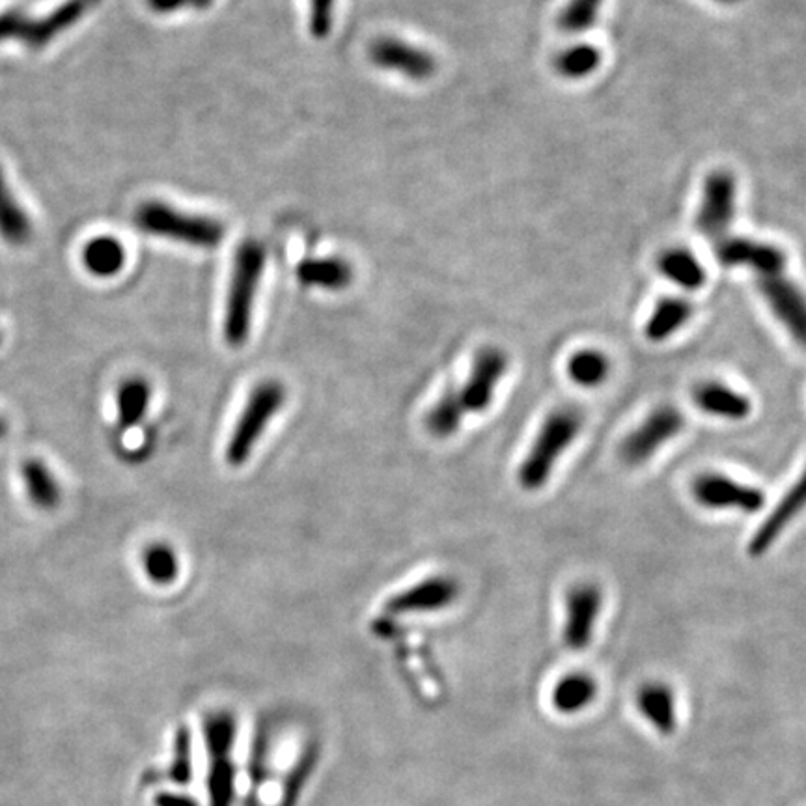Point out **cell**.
<instances>
[{
    "instance_id": "6da1fadb",
    "label": "cell",
    "mask_w": 806,
    "mask_h": 806,
    "mask_svg": "<svg viewBox=\"0 0 806 806\" xmlns=\"http://www.w3.org/2000/svg\"><path fill=\"white\" fill-rule=\"evenodd\" d=\"M582 424L585 418L576 407H560L547 416L517 471V480L523 489L538 492L546 486L558 459L577 440Z\"/></svg>"
},
{
    "instance_id": "7a4b0ae2",
    "label": "cell",
    "mask_w": 806,
    "mask_h": 806,
    "mask_svg": "<svg viewBox=\"0 0 806 806\" xmlns=\"http://www.w3.org/2000/svg\"><path fill=\"white\" fill-rule=\"evenodd\" d=\"M266 267V250L256 241H245L234 258L230 288L225 312V339L231 348H241L249 339L256 293Z\"/></svg>"
},
{
    "instance_id": "3957f363",
    "label": "cell",
    "mask_w": 806,
    "mask_h": 806,
    "mask_svg": "<svg viewBox=\"0 0 806 806\" xmlns=\"http://www.w3.org/2000/svg\"><path fill=\"white\" fill-rule=\"evenodd\" d=\"M141 230L157 238L173 239L198 249H214L225 238L219 220L184 214L165 202H146L135 215Z\"/></svg>"
},
{
    "instance_id": "277c9868",
    "label": "cell",
    "mask_w": 806,
    "mask_h": 806,
    "mask_svg": "<svg viewBox=\"0 0 806 806\" xmlns=\"http://www.w3.org/2000/svg\"><path fill=\"white\" fill-rule=\"evenodd\" d=\"M285 402L286 389L279 381H261L255 386L226 446V459L231 467H241L249 459L269 422L282 410Z\"/></svg>"
},
{
    "instance_id": "5b68a950",
    "label": "cell",
    "mask_w": 806,
    "mask_h": 806,
    "mask_svg": "<svg viewBox=\"0 0 806 806\" xmlns=\"http://www.w3.org/2000/svg\"><path fill=\"white\" fill-rule=\"evenodd\" d=\"M97 0H68L45 18H29L19 10L0 13V43L21 42L29 49H42L64 30L83 19Z\"/></svg>"
},
{
    "instance_id": "8992f818",
    "label": "cell",
    "mask_w": 806,
    "mask_h": 806,
    "mask_svg": "<svg viewBox=\"0 0 806 806\" xmlns=\"http://www.w3.org/2000/svg\"><path fill=\"white\" fill-rule=\"evenodd\" d=\"M685 427L682 411L674 405H661L647 416L641 426L634 427L620 445V459L629 467H639L655 456L661 446L678 437Z\"/></svg>"
},
{
    "instance_id": "52a82bcc",
    "label": "cell",
    "mask_w": 806,
    "mask_h": 806,
    "mask_svg": "<svg viewBox=\"0 0 806 806\" xmlns=\"http://www.w3.org/2000/svg\"><path fill=\"white\" fill-rule=\"evenodd\" d=\"M735 198H737V184L728 170H715L705 178L704 198L696 215V230L710 239L726 236L735 214Z\"/></svg>"
},
{
    "instance_id": "ba28073f",
    "label": "cell",
    "mask_w": 806,
    "mask_h": 806,
    "mask_svg": "<svg viewBox=\"0 0 806 806\" xmlns=\"http://www.w3.org/2000/svg\"><path fill=\"white\" fill-rule=\"evenodd\" d=\"M693 495L707 510H737L758 514L765 506V493L717 473H705L693 484Z\"/></svg>"
},
{
    "instance_id": "9c48e42d",
    "label": "cell",
    "mask_w": 806,
    "mask_h": 806,
    "mask_svg": "<svg viewBox=\"0 0 806 806\" xmlns=\"http://www.w3.org/2000/svg\"><path fill=\"white\" fill-rule=\"evenodd\" d=\"M508 370V356L498 348H484L478 351L471 368L468 380L459 389L465 413H486L492 407L498 383Z\"/></svg>"
},
{
    "instance_id": "30bf717a",
    "label": "cell",
    "mask_w": 806,
    "mask_h": 806,
    "mask_svg": "<svg viewBox=\"0 0 806 806\" xmlns=\"http://www.w3.org/2000/svg\"><path fill=\"white\" fill-rule=\"evenodd\" d=\"M715 258L723 267H748L760 277L781 275L786 269L788 256L775 245L762 244L742 236H723L713 241Z\"/></svg>"
},
{
    "instance_id": "8fae6325",
    "label": "cell",
    "mask_w": 806,
    "mask_h": 806,
    "mask_svg": "<svg viewBox=\"0 0 806 806\" xmlns=\"http://www.w3.org/2000/svg\"><path fill=\"white\" fill-rule=\"evenodd\" d=\"M370 60L385 72H396L403 78L422 83L437 72V60L424 49L397 38H380L370 45Z\"/></svg>"
},
{
    "instance_id": "7c38bea8",
    "label": "cell",
    "mask_w": 806,
    "mask_h": 806,
    "mask_svg": "<svg viewBox=\"0 0 806 806\" xmlns=\"http://www.w3.org/2000/svg\"><path fill=\"white\" fill-rule=\"evenodd\" d=\"M603 607V593L596 585H577L566 596V647L581 652L590 647L599 612Z\"/></svg>"
},
{
    "instance_id": "4fadbf2b",
    "label": "cell",
    "mask_w": 806,
    "mask_h": 806,
    "mask_svg": "<svg viewBox=\"0 0 806 806\" xmlns=\"http://www.w3.org/2000/svg\"><path fill=\"white\" fill-rule=\"evenodd\" d=\"M459 596V585L454 577L435 576L416 582L389 599L386 611L391 614H418V612L443 611Z\"/></svg>"
},
{
    "instance_id": "5bb4252c",
    "label": "cell",
    "mask_w": 806,
    "mask_h": 806,
    "mask_svg": "<svg viewBox=\"0 0 806 806\" xmlns=\"http://www.w3.org/2000/svg\"><path fill=\"white\" fill-rule=\"evenodd\" d=\"M758 290L773 310V314L777 316L789 334L803 344L806 337V309L797 286L783 273L767 275L760 277Z\"/></svg>"
},
{
    "instance_id": "9a60e30c",
    "label": "cell",
    "mask_w": 806,
    "mask_h": 806,
    "mask_svg": "<svg viewBox=\"0 0 806 806\" xmlns=\"http://www.w3.org/2000/svg\"><path fill=\"white\" fill-rule=\"evenodd\" d=\"M803 504H805V484L799 480L784 495L777 508L765 517V521L754 533L753 540L748 544V555L754 558L764 557L781 538L789 521L803 510Z\"/></svg>"
},
{
    "instance_id": "2e32d148",
    "label": "cell",
    "mask_w": 806,
    "mask_h": 806,
    "mask_svg": "<svg viewBox=\"0 0 806 806\" xmlns=\"http://www.w3.org/2000/svg\"><path fill=\"white\" fill-rule=\"evenodd\" d=\"M693 397L696 407L704 411L705 415L719 416L724 421H745L753 413L751 397L717 381H707L696 386Z\"/></svg>"
},
{
    "instance_id": "e0dca14e",
    "label": "cell",
    "mask_w": 806,
    "mask_h": 806,
    "mask_svg": "<svg viewBox=\"0 0 806 806\" xmlns=\"http://www.w3.org/2000/svg\"><path fill=\"white\" fill-rule=\"evenodd\" d=\"M297 279L310 288L339 291L351 285L353 271L350 264L340 258H310L297 266Z\"/></svg>"
},
{
    "instance_id": "ac0fdd59",
    "label": "cell",
    "mask_w": 806,
    "mask_h": 806,
    "mask_svg": "<svg viewBox=\"0 0 806 806\" xmlns=\"http://www.w3.org/2000/svg\"><path fill=\"white\" fill-rule=\"evenodd\" d=\"M637 705L648 723L661 734H674L676 730V699L663 683H648L639 691Z\"/></svg>"
},
{
    "instance_id": "d6986e66",
    "label": "cell",
    "mask_w": 806,
    "mask_h": 806,
    "mask_svg": "<svg viewBox=\"0 0 806 806\" xmlns=\"http://www.w3.org/2000/svg\"><path fill=\"white\" fill-rule=\"evenodd\" d=\"M693 304L682 297H664L653 309L644 334L650 342H664L674 337L691 318H693Z\"/></svg>"
},
{
    "instance_id": "ffe728a7",
    "label": "cell",
    "mask_w": 806,
    "mask_h": 806,
    "mask_svg": "<svg viewBox=\"0 0 806 806\" xmlns=\"http://www.w3.org/2000/svg\"><path fill=\"white\" fill-rule=\"evenodd\" d=\"M21 476H23L24 489H27L30 503L34 504L38 510H54L59 506L62 489L51 473V468L42 459H38V457L27 459L21 468Z\"/></svg>"
},
{
    "instance_id": "44dd1931",
    "label": "cell",
    "mask_w": 806,
    "mask_h": 806,
    "mask_svg": "<svg viewBox=\"0 0 806 806\" xmlns=\"http://www.w3.org/2000/svg\"><path fill=\"white\" fill-rule=\"evenodd\" d=\"M659 271L683 290L696 291L705 285V269L699 258L688 249H669L659 256Z\"/></svg>"
},
{
    "instance_id": "7402d4cb",
    "label": "cell",
    "mask_w": 806,
    "mask_h": 806,
    "mask_svg": "<svg viewBox=\"0 0 806 806\" xmlns=\"http://www.w3.org/2000/svg\"><path fill=\"white\" fill-rule=\"evenodd\" d=\"M83 264L89 273L108 279L122 271L125 264L124 245L113 236H97L84 245Z\"/></svg>"
},
{
    "instance_id": "603a6c76",
    "label": "cell",
    "mask_w": 806,
    "mask_h": 806,
    "mask_svg": "<svg viewBox=\"0 0 806 806\" xmlns=\"http://www.w3.org/2000/svg\"><path fill=\"white\" fill-rule=\"evenodd\" d=\"M0 236L16 247L27 244L32 236L29 215L24 214L21 204L16 200L2 170H0Z\"/></svg>"
},
{
    "instance_id": "cb8c5ba5",
    "label": "cell",
    "mask_w": 806,
    "mask_h": 806,
    "mask_svg": "<svg viewBox=\"0 0 806 806\" xmlns=\"http://www.w3.org/2000/svg\"><path fill=\"white\" fill-rule=\"evenodd\" d=\"M152 400V386L143 378H130L122 381L116 392V410L122 427L137 426L143 421Z\"/></svg>"
},
{
    "instance_id": "d4e9b609",
    "label": "cell",
    "mask_w": 806,
    "mask_h": 806,
    "mask_svg": "<svg viewBox=\"0 0 806 806\" xmlns=\"http://www.w3.org/2000/svg\"><path fill=\"white\" fill-rule=\"evenodd\" d=\"M465 415L467 413L463 410L459 392L456 389H446L445 394L435 402L426 415L427 432L437 440H448L459 430Z\"/></svg>"
},
{
    "instance_id": "484cf974",
    "label": "cell",
    "mask_w": 806,
    "mask_h": 806,
    "mask_svg": "<svg viewBox=\"0 0 806 806\" xmlns=\"http://www.w3.org/2000/svg\"><path fill=\"white\" fill-rule=\"evenodd\" d=\"M598 693L596 682L587 674H569L562 678L552 693V704L558 712L577 713L585 710Z\"/></svg>"
},
{
    "instance_id": "4316f807",
    "label": "cell",
    "mask_w": 806,
    "mask_h": 806,
    "mask_svg": "<svg viewBox=\"0 0 806 806\" xmlns=\"http://www.w3.org/2000/svg\"><path fill=\"white\" fill-rule=\"evenodd\" d=\"M609 372H611L609 356L598 350L577 351L568 362L569 380L585 389H593L604 383Z\"/></svg>"
},
{
    "instance_id": "83f0119b",
    "label": "cell",
    "mask_w": 806,
    "mask_h": 806,
    "mask_svg": "<svg viewBox=\"0 0 806 806\" xmlns=\"http://www.w3.org/2000/svg\"><path fill=\"white\" fill-rule=\"evenodd\" d=\"M601 64V53L592 43H577L574 48L564 49L555 59L558 75L569 81H581L592 75Z\"/></svg>"
},
{
    "instance_id": "f1b7e54d",
    "label": "cell",
    "mask_w": 806,
    "mask_h": 806,
    "mask_svg": "<svg viewBox=\"0 0 806 806\" xmlns=\"http://www.w3.org/2000/svg\"><path fill=\"white\" fill-rule=\"evenodd\" d=\"M143 566L149 581L155 585H170L179 574L178 555L168 544H152L144 549Z\"/></svg>"
},
{
    "instance_id": "f546056e",
    "label": "cell",
    "mask_w": 806,
    "mask_h": 806,
    "mask_svg": "<svg viewBox=\"0 0 806 806\" xmlns=\"http://www.w3.org/2000/svg\"><path fill=\"white\" fill-rule=\"evenodd\" d=\"M604 0H569L560 16L558 27L566 34H582L598 21Z\"/></svg>"
},
{
    "instance_id": "4dcf8cb0",
    "label": "cell",
    "mask_w": 806,
    "mask_h": 806,
    "mask_svg": "<svg viewBox=\"0 0 806 806\" xmlns=\"http://www.w3.org/2000/svg\"><path fill=\"white\" fill-rule=\"evenodd\" d=\"M337 0H310V29L318 38H326L331 32L332 12Z\"/></svg>"
},
{
    "instance_id": "1f68e13d",
    "label": "cell",
    "mask_w": 806,
    "mask_h": 806,
    "mask_svg": "<svg viewBox=\"0 0 806 806\" xmlns=\"http://www.w3.org/2000/svg\"><path fill=\"white\" fill-rule=\"evenodd\" d=\"M214 0H148L149 8L157 13H173L185 8H208Z\"/></svg>"
},
{
    "instance_id": "d6a6232c",
    "label": "cell",
    "mask_w": 806,
    "mask_h": 806,
    "mask_svg": "<svg viewBox=\"0 0 806 806\" xmlns=\"http://www.w3.org/2000/svg\"><path fill=\"white\" fill-rule=\"evenodd\" d=\"M8 433V424L2 416H0V440H4Z\"/></svg>"
},
{
    "instance_id": "836d02e7",
    "label": "cell",
    "mask_w": 806,
    "mask_h": 806,
    "mask_svg": "<svg viewBox=\"0 0 806 806\" xmlns=\"http://www.w3.org/2000/svg\"><path fill=\"white\" fill-rule=\"evenodd\" d=\"M715 2L724 4V7H732V4H737V2H742V0H715Z\"/></svg>"
},
{
    "instance_id": "e575fe53",
    "label": "cell",
    "mask_w": 806,
    "mask_h": 806,
    "mask_svg": "<svg viewBox=\"0 0 806 806\" xmlns=\"http://www.w3.org/2000/svg\"><path fill=\"white\" fill-rule=\"evenodd\" d=\"M0 342H2V334H0Z\"/></svg>"
}]
</instances>
